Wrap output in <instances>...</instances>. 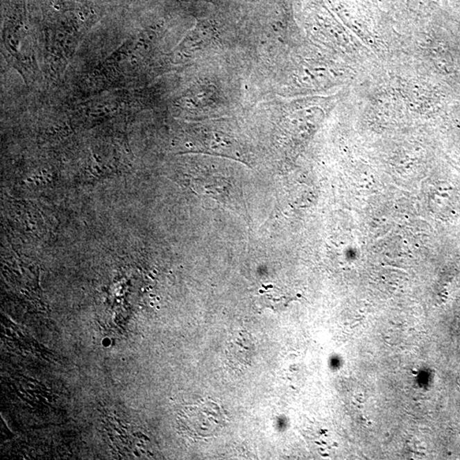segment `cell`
I'll use <instances>...</instances> for the list:
<instances>
[{
    "label": "cell",
    "mask_w": 460,
    "mask_h": 460,
    "mask_svg": "<svg viewBox=\"0 0 460 460\" xmlns=\"http://www.w3.org/2000/svg\"><path fill=\"white\" fill-rule=\"evenodd\" d=\"M194 424L193 431L200 437L215 436L226 422L224 411L218 404L208 401L190 409Z\"/></svg>",
    "instance_id": "cell-1"
},
{
    "label": "cell",
    "mask_w": 460,
    "mask_h": 460,
    "mask_svg": "<svg viewBox=\"0 0 460 460\" xmlns=\"http://www.w3.org/2000/svg\"><path fill=\"white\" fill-rule=\"evenodd\" d=\"M253 342L246 334H241L230 345L229 360L234 365H245L250 361L253 352Z\"/></svg>",
    "instance_id": "cell-2"
}]
</instances>
